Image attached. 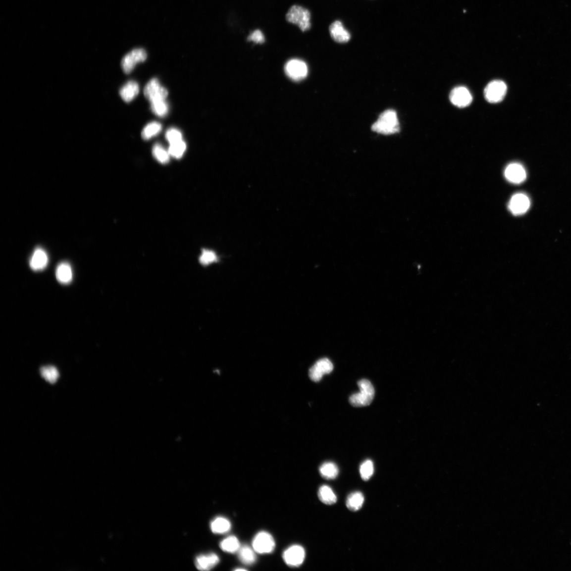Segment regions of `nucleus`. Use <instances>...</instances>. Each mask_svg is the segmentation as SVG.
I'll use <instances>...</instances> for the list:
<instances>
[{"label":"nucleus","instance_id":"nucleus-14","mask_svg":"<svg viewBox=\"0 0 571 571\" xmlns=\"http://www.w3.org/2000/svg\"><path fill=\"white\" fill-rule=\"evenodd\" d=\"M220 562L217 555L215 553L200 555L195 561L197 568L201 571H208L214 568Z\"/></svg>","mask_w":571,"mask_h":571},{"label":"nucleus","instance_id":"nucleus-12","mask_svg":"<svg viewBox=\"0 0 571 571\" xmlns=\"http://www.w3.org/2000/svg\"><path fill=\"white\" fill-rule=\"evenodd\" d=\"M530 205V200L525 194L518 193L514 195L509 204V208L515 215H522L528 210Z\"/></svg>","mask_w":571,"mask_h":571},{"label":"nucleus","instance_id":"nucleus-16","mask_svg":"<svg viewBox=\"0 0 571 571\" xmlns=\"http://www.w3.org/2000/svg\"><path fill=\"white\" fill-rule=\"evenodd\" d=\"M330 33L332 38L337 43H347L351 38L348 31L344 27L341 22L339 21L334 22L331 24L330 27Z\"/></svg>","mask_w":571,"mask_h":571},{"label":"nucleus","instance_id":"nucleus-22","mask_svg":"<svg viewBox=\"0 0 571 571\" xmlns=\"http://www.w3.org/2000/svg\"><path fill=\"white\" fill-rule=\"evenodd\" d=\"M254 549L247 545L240 547L238 551V556L240 560L246 565H252L256 561V555Z\"/></svg>","mask_w":571,"mask_h":571},{"label":"nucleus","instance_id":"nucleus-18","mask_svg":"<svg viewBox=\"0 0 571 571\" xmlns=\"http://www.w3.org/2000/svg\"><path fill=\"white\" fill-rule=\"evenodd\" d=\"M139 87L138 83L131 81L125 84L120 90V95L126 103H130L138 95Z\"/></svg>","mask_w":571,"mask_h":571},{"label":"nucleus","instance_id":"nucleus-13","mask_svg":"<svg viewBox=\"0 0 571 571\" xmlns=\"http://www.w3.org/2000/svg\"><path fill=\"white\" fill-rule=\"evenodd\" d=\"M505 174L508 181L519 184L523 182L526 178V172L523 166L519 163H512L506 168Z\"/></svg>","mask_w":571,"mask_h":571},{"label":"nucleus","instance_id":"nucleus-19","mask_svg":"<svg viewBox=\"0 0 571 571\" xmlns=\"http://www.w3.org/2000/svg\"><path fill=\"white\" fill-rule=\"evenodd\" d=\"M231 528L230 521L228 519L222 517L216 518L210 523L211 530L215 534H225L230 531Z\"/></svg>","mask_w":571,"mask_h":571},{"label":"nucleus","instance_id":"nucleus-33","mask_svg":"<svg viewBox=\"0 0 571 571\" xmlns=\"http://www.w3.org/2000/svg\"><path fill=\"white\" fill-rule=\"evenodd\" d=\"M248 40L257 44H262L264 42V37L260 30H257L248 37Z\"/></svg>","mask_w":571,"mask_h":571},{"label":"nucleus","instance_id":"nucleus-32","mask_svg":"<svg viewBox=\"0 0 571 571\" xmlns=\"http://www.w3.org/2000/svg\"><path fill=\"white\" fill-rule=\"evenodd\" d=\"M166 138L170 144L182 140V134L176 129L171 128L167 130Z\"/></svg>","mask_w":571,"mask_h":571},{"label":"nucleus","instance_id":"nucleus-6","mask_svg":"<svg viewBox=\"0 0 571 571\" xmlns=\"http://www.w3.org/2000/svg\"><path fill=\"white\" fill-rule=\"evenodd\" d=\"M147 57V52L144 49L132 50L122 60L121 66L123 72L127 74H130L139 62H144Z\"/></svg>","mask_w":571,"mask_h":571},{"label":"nucleus","instance_id":"nucleus-25","mask_svg":"<svg viewBox=\"0 0 571 571\" xmlns=\"http://www.w3.org/2000/svg\"><path fill=\"white\" fill-rule=\"evenodd\" d=\"M43 378L51 384H54L59 378V373L56 367L52 365L45 366L41 369Z\"/></svg>","mask_w":571,"mask_h":571},{"label":"nucleus","instance_id":"nucleus-8","mask_svg":"<svg viewBox=\"0 0 571 571\" xmlns=\"http://www.w3.org/2000/svg\"><path fill=\"white\" fill-rule=\"evenodd\" d=\"M167 90L160 84L157 79H153L149 82L144 89L145 97L151 102L165 100L167 97Z\"/></svg>","mask_w":571,"mask_h":571},{"label":"nucleus","instance_id":"nucleus-31","mask_svg":"<svg viewBox=\"0 0 571 571\" xmlns=\"http://www.w3.org/2000/svg\"><path fill=\"white\" fill-rule=\"evenodd\" d=\"M217 261V257L216 254L212 250H203L200 257V262L204 265H207Z\"/></svg>","mask_w":571,"mask_h":571},{"label":"nucleus","instance_id":"nucleus-1","mask_svg":"<svg viewBox=\"0 0 571 571\" xmlns=\"http://www.w3.org/2000/svg\"><path fill=\"white\" fill-rule=\"evenodd\" d=\"M397 113L393 109H388L379 116L378 120L372 126L373 131L382 135H392L400 131Z\"/></svg>","mask_w":571,"mask_h":571},{"label":"nucleus","instance_id":"nucleus-4","mask_svg":"<svg viewBox=\"0 0 571 571\" xmlns=\"http://www.w3.org/2000/svg\"><path fill=\"white\" fill-rule=\"evenodd\" d=\"M506 83L500 80L490 82L484 91L485 99L491 104H497L502 101L507 93Z\"/></svg>","mask_w":571,"mask_h":571},{"label":"nucleus","instance_id":"nucleus-7","mask_svg":"<svg viewBox=\"0 0 571 571\" xmlns=\"http://www.w3.org/2000/svg\"><path fill=\"white\" fill-rule=\"evenodd\" d=\"M285 70L287 76L296 81L304 79L308 74V68L306 62L299 59L289 60Z\"/></svg>","mask_w":571,"mask_h":571},{"label":"nucleus","instance_id":"nucleus-9","mask_svg":"<svg viewBox=\"0 0 571 571\" xmlns=\"http://www.w3.org/2000/svg\"><path fill=\"white\" fill-rule=\"evenodd\" d=\"M306 558V551L300 545H295L285 551L283 559L286 564L292 567H297L302 565Z\"/></svg>","mask_w":571,"mask_h":571},{"label":"nucleus","instance_id":"nucleus-20","mask_svg":"<svg viewBox=\"0 0 571 571\" xmlns=\"http://www.w3.org/2000/svg\"><path fill=\"white\" fill-rule=\"evenodd\" d=\"M318 496L323 503L326 505H331L337 502L335 493L329 486L323 485L318 490Z\"/></svg>","mask_w":571,"mask_h":571},{"label":"nucleus","instance_id":"nucleus-29","mask_svg":"<svg viewBox=\"0 0 571 571\" xmlns=\"http://www.w3.org/2000/svg\"><path fill=\"white\" fill-rule=\"evenodd\" d=\"M151 109L154 114L159 117L165 116L169 111V106L165 100L153 102Z\"/></svg>","mask_w":571,"mask_h":571},{"label":"nucleus","instance_id":"nucleus-11","mask_svg":"<svg viewBox=\"0 0 571 571\" xmlns=\"http://www.w3.org/2000/svg\"><path fill=\"white\" fill-rule=\"evenodd\" d=\"M450 100L453 105L463 108L470 105L472 101V96L467 89L464 87H459L453 89L451 92Z\"/></svg>","mask_w":571,"mask_h":571},{"label":"nucleus","instance_id":"nucleus-17","mask_svg":"<svg viewBox=\"0 0 571 571\" xmlns=\"http://www.w3.org/2000/svg\"><path fill=\"white\" fill-rule=\"evenodd\" d=\"M56 276L59 282L67 284L71 282L73 279V271L71 266L66 262L58 264L56 268Z\"/></svg>","mask_w":571,"mask_h":571},{"label":"nucleus","instance_id":"nucleus-5","mask_svg":"<svg viewBox=\"0 0 571 571\" xmlns=\"http://www.w3.org/2000/svg\"><path fill=\"white\" fill-rule=\"evenodd\" d=\"M275 542L273 537L267 532L261 531L258 533L253 541V548L260 554H268L274 550Z\"/></svg>","mask_w":571,"mask_h":571},{"label":"nucleus","instance_id":"nucleus-27","mask_svg":"<svg viewBox=\"0 0 571 571\" xmlns=\"http://www.w3.org/2000/svg\"><path fill=\"white\" fill-rule=\"evenodd\" d=\"M153 155L154 157L162 164L169 162L170 155L159 144H156L153 148Z\"/></svg>","mask_w":571,"mask_h":571},{"label":"nucleus","instance_id":"nucleus-28","mask_svg":"<svg viewBox=\"0 0 571 571\" xmlns=\"http://www.w3.org/2000/svg\"><path fill=\"white\" fill-rule=\"evenodd\" d=\"M186 150V143L183 140L170 144L168 150L169 155L176 159L183 157Z\"/></svg>","mask_w":571,"mask_h":571},{"label":"nucleus","instance_id":"nucleus-10","mask_svg":"<svg viewBox=\"0 0 571 571\" xmlns=\"http://www.w3.org/2000/svg\"><path fill=\"white\" fill-rule=\"evenodd\" d=\"M332 363L327 358L319 360L309 371V376L312 381L318 382L324 374L330 373L333 370Z\"/></svg>","mask_w":571,"mask_h":571},{"label":"nucleus","instance_id":"nucleus-15","mask_svg":"<svg viewBox=\"0 0 571 571\" xmlns=\"http://www.w3.org/2000/svg\"><path fill=\"white\" fill-rule=\"evenodd\" d=\"M49 262V257L45 250L38 248L34 252L29 261L31 269L35 271L42 270L46 267Z\"/></svg>","mask_w":571,"mask_h":571},{"label":"nucleus","instance_id":"nucleus-21","mask_svg":"<svg viewBox=\"0 0 571 571\" xmlns=\"http://www.w3.org/2000/svg\"><path fill=\"white\" fill-rule=\"evenodd\" d=\"M364 501L363 494L361 492L352 493L347 498L346 505L349 510L356 512L361 509Z\"/></svg>","mask_w":571,"mask_h":571},{"label":"nucleus","instance_id":"nucleus-24","mask_svg":"<svg viewBox=\"0 0 571 571\" xmlns=\"http://www.w3.org/2000/svg\"><path fill=\"white\" fill-rule=\"evenodd\" d=\"M240 547L238 539L234 536H230L225 538L220 543L221 549L223 551L229 553L238 552Z\"/></svg>","mask_w":571,"mask_h":571},{"label":"nucleus","instance_id":"nucleus-26","mask_svg":"<svg viewBox=\"0 0 571 571\" xmlns=\"http://www.w3.org/2000/svg\"><path fill=\"white\" fill-rule=\"evenodd\" d=\"M161 129V124L158 122H153L149 123L142 131V138L144 140H150L152 137L159 134Z\"/></svg>","mask_w":571,"mask_h":571},{"label":"nucleus","instance_id":"nucleus-30","mask_svg":"<svg viewBox=\"0 0 571 571\" xmlns=\"http://www.w3.org/2000/svg\"><path fill=\"white\" fill-rule=\"evenodd\" d=\"M374 472V466L370 460H366L361 465L360 473L364 481L369 480Z\"/></svg>","mask_w":571,"mask_h":571},{"label":"nucleus","instance_id":"nucleus-3","mask_svg":"<svg viewBox=\"0 0 571 571\" xmlns=\"http://www.w3.org/2000/svg\"><path fill=\"white\" fill-rule=\"evenodd\" d=\"M286 19L298 26L303 31L309 30L311 26L310 12L300 6H292L286 15Z\"/></svg>","mask_w":571,"mask_h":571},{"label":"nucleus","instance_id":"nucleus-2","mask_svg":"<svg viewBox=\"0 0 571 571\" xmlns=\"http://www.w3.org/2000/svg\"><path fill=\"white\" fill-rule=\"evenodd\" d=\"M358 385L360 392L350 397V404L354 407L369 405L372 402L375 394L374 388L371 382L367 379H362L358 382Z\"/></svg>","mask_w":571,"mask_h":571},{"label":"nucleus","instance_id":"nucleus-23","mask_svg":"<svg viewBox=\"0 0 571 571\" xmlns=\"http://www.w3.org/2000/svg\"><path fill=\"white\" fill-rule=\"evenodd\" d=\"M319 473L323 478L331 480L337 477L339 474V468L334 463L327 462L323 464L320 467Z\"/></svg>","mask_w":571,"mask_h":571}]
</instances>
